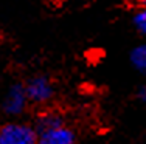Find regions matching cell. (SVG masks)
Masks as SVG:
<instances>
[{
	"label": "cell",
	"mask_w": 146,
	"mask_h": 144,
	"mask_svg": "<svg viewBox=\"0 0 146 144\" xmlns=\"http://www.w3.org/2000/svg\"><path fill=\"white\" fill-rule=\"evenodd\" d=\"M37 144H73L75 132L67 126L37 130Z\"/></svg>",
	"instance_id": "4"
},
{
	"label": "cell",
	"mask_w": 146,
	"mask_h": 144,
	"mask_svg": "<svg viewBox=\"0 0 146 144\" xmlns=\"http://www.w3.org/2000/svg\"><path fill=\"white\" fill-rule=\"evenodd\" d=\"M137 98L140 99V101L146 102V87H140L137 90Z\"/></svg>",
	"instance_id": "8"
},
{
	"label": "cell",
	"mask_w": 146,
	"mask_h": 144,
	"mask_svg": "<svg viewBox=\"0 0 146 144\" xmlns=\"http://www.w3.org/2000/svg\"><path fill=\"white\" fill-rule=\"evenodd\" d=\"M25 90L30 102L37 105L47 104L54 96V87L45 76H34L25 84Z\"/></svg>",
	"instance_id": "3"
},
{
	"label": "cell",
	"mask_w": 146,
	"mask_h": 144,
	"mask_svg": "<svg viewBox=\"0 0 146 144\" xmlns=\"http://www.w3.org/2000/svg\"><path fill=\"white\" fill-rule=\"evenodd\" d=\"M37 129L23 122H6L0 129V144H37Z\"/></svg>",
	"instance_id": "1"
},
{
	"label": "cell",
	"mask_w": 146,
	"mask_h": 144,
	"mask_svg": "<svg viewBox=\"0 0 146 144\" xmlns=\"http://www.w3.org/2000/svg\"><path fill=\"white\" fill-rule=\"evenodd\" d=\"M30 99L23 84H13L6 90L2 101V108L8 116H19L25 112Z\"/></svg>",
	"instance_id": "2"
},
{
	"label": "cell",
	"mask_w": 146,
	"mask_h": 144,
	"mask_svg": "<svg viewBox=\"0 0 146 144\" xmlns=\"http://www.w3.org/2000/svg\"><path fill=\"white\" fill-rule=\"evenodd\" d=\"M138 2H140L141 5H143V6H146V0H138Z\"/></svg>",
	"instance_id": "9"
},
{
	"label": "cell",
	"mask_w": 146,
	"mask_h": 144,
	"mask_svg": "<svg viewBox=\"0 0 146 144\" xmlns=\"http://www.w3.org/2000/svg\"><path fill=\"white\" fill-rule=\"evenodd\" d=\"M129 59H131V64L134 65L135 70L146 74V43H141V45L135 47L131 51Z\"/></svg>",
	"instance_id": "6"
},
{
	"label": "cell",
	"mask_w": 146,
	"mask_h": 144,
	"mask_svg": "<svg viewBox=\"0 0 146 144\" xmlns=\"http://www.w3.org/2000/svg\"><path fill=\"white\" fill-rule=\"evenodd\" d=\"M65 121L59 113L56 112H45L37 118L36 122V129L37 130H44V129H53V127H59L64 126Z\"/></svg>",
	"instance_id": "5"
},
{
	"label": "cell",
	"mask_w": 146,
	"mask_h": 144,
	"mask_svg": "<svg viewBox=\"0 0 146 144\" xmlns=\"http://www.w3.org/2000/svg\"><path fill=\"white\" fill-rule=\"evenodd\" d=\"M132 22H134V26L137 28V31L146 36V6H141L135 12L134 17H132Z\"/></svg>",
	"instance_id": "7"
}]
</instances>
